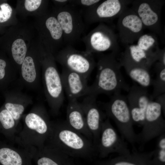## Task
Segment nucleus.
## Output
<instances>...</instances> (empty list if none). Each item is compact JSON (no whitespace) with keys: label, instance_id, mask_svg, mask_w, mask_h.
<instances>
[{"label":"nucleus","instance_id":"obj_1","mask_svg":"<svg viewBox=\"0 0 165 165\" xmlns=\"http://www.w3.org/2000/svg\"><path fill=\"white\" fill-rule=\"evenodd\" d=\"M97 54V75L94 82L89 86L87 96L97 97L101 94H113L122 90L128 92L130 87L122 74V66L117 57L118 53Z\"/></svg>","mask_w":165,"mask_h":165},{"label":"nucleus","instance_id":"obj_2","mask_svg":"<svg viewBox=\"0 0 165 165\" xmlns=\"http://www.w3.org/2000/svg\"><path fill=\"white\" fill-rule=\"evenodd\" d=\"M50 145L71 157L90 159L97 155L92 141L65 121L52 124Z\"/></svg>","mask_w":165,"mask_h":165},{"label":"nucleus","instance_id":"obj_3","mask_svg":"<svg viewBox=\"0 0 165 165\" xmlns=\"http://www.w3.org/2000/svg\"><path fill=\"white\" fill-rule=\"evenodd\" d=\"M43 50L41 68L44 90L52 111L57 114L64 102V91L54 55L45 48Z\"/></svg>","mask_w":165,"mask_h":165},{"label":"nucleus","instance_id":"obj_4","mask_svg":"<svg viewBox=\"0 0 165 165\" xmlns=\"http://www.w3.org/2000/svg\"><path fill=\"white\" fill-rule=\"evenodd\" d=\"M102 106L108 117L115 122L123 137L134 147L138 142L135 132L127 97L120 92L113 94L110 100L102 104Z\"/></svg>","mask_w":165,"mask_h":165},{"label":"nucleus","instance_id":"obj_5","mask_svg":"<svg viewBox=\"0 0 165 165\" xmlns=\"http://www.w3.org/2000/svg\"><path fill=\"white\" fill-rule=\"evenodd\" d=\"M62 30L65 46L73 45L81 40L86 24L80 10L68 4L53 10Z\"/></svg>","mask_w":165,"mask_h":165},{"label":"nucleus","instance_id":"obj_6","mask_svg":"<svg viewBox=\"0 0 165 165\" xmlns=\"http://www.w3.org/2000/svg\"><path fill=\"white\" fill-rule=\"evenodd\" d=\"M118 37L113 29L105 23L98 25L87 35L82 37L81 40L85 46V51L93 54L110 51L118 53L119 46Z\"/></svg>","mask_w":165,"mask_h":165},{"label":"nucleus","instance_id":"obj_7","mask_svg":"<svg viewBox=\"0 0 165 165\" xmlns=\"http://www.w3.org/2000/svg\"><path fill=\"white\" fill-rule=\"evenodd\" d=\"M63 68L80 74L88 79L96 65L93 54L78 50L71 45L65 46L54 55Z\"/></svg>","mask_w":165,"mask_h":165},{"label":"nucleus","instance_id":"obj_8","mask_svg":"<svg viewBox=\"0 0 165 165\" xmlns=\"http://www.w3.org/2000/svg\"><path fill=\"white\" fill-rule=\"evenodd\" d=\"M132 0H101L94 6L80 11L87 26L97 22L109 23L118 17Z\"/></svg>","mask_w":165,"mask_h":165},{"label":"nucleus","instance_id":"obj_9","mask_svg":"<svg viewBox=\"0 0 165 165\" xmlns=\"http://www.w3.org/2000/svg\"><path fill=\"white\" fill-rule=\"evenodd\" d=\"M38 31L42 44L53 55L63 47L62 30L53 11L38 16Z\"/></svg>","mask_w":165,"mask_h":165},{"label":"nucleus","instance_id":"obj_10","mask_svg":"<svg viewBox=\"0 0 165 165\" xmlns=\"http://www.w3.org/2000/svg\"><path fill=\"white\" fill-rule=\"evenodd\" d=\"M164 2L161 0H134L131 3V8L140 18L144 28L160 36L161 12Z\"/></svg>","mask_w":165,"mask_h":165},{"label":"nucleus","instance_id":"obj_11","mask_svg":"<svg viewBox=\"0 0 165 165\" xmlns=\"http://www.w3.org/2000/svg\"><path fill=\"white\" fill-rule=\"evenodd\" d=\"M97 155L105 158L112 153L119 155L130 153L124 140L118 135L107 117L102 123L99 142L96 148Z\"/></svg>","mask_w":165,"mask_h":165},{"label":"nucleus","instance_id":"obj_12","mask_svg":"<svg viewBox=\"0 0 165 165\" xmlns=\"http://www.w3.org/2000/svg\"><path fill=\"white\" fill-rule=\"evenodd\" d=\"M162 112L159 103L150 101L146 111L142 130L138 135V142L141 145L165 133V120Z\"/></svg>","mask_w":165,"mask_h":165},{"label":"nucleus","instance_id":"obj_13","mask_svg":"<svg viewBox=\"0 0 165 165\" xmlns=\"http://www.w3.org/2000/svg\"><path fill=\"white\" fill-rule=\"evenodd\" d=\"M33 44L30 46L19 72L23 84L31 88L37 87L39 80L41 61L44 47L39 40L37 48Z\"/></svg>","mask_w":165,"mask_h":165},{"label":"nucleus","instance_id":"obj_14","mask_svg":"<svg viewBox=\"0 0 165 165\" xmlns=\"http://www.w3.org/2000/svg\"><path fill=\"white\" fill-rule=\"evenodd\" d=\"M118 18V38L125 46L133 44L143 33L145 28L141 20L131 7L127 8Z\"/></svg>","mask_w":165,"mask_h":165},{"label":"nucleus","instance_id":"obj_15","mask_svg":"<svg viewBox=\"0 0 165 165\" xmlns=\"http://www.w3.org/2000/svg\"><path fill=\"white\" fill-rule=\"evenodd\" d=\"M96 97L93 96H87L80 103L85 115L86 125L92 135L93 142L96 150L105 117L104 114L97 105Z\"/></svg>","mask_w":165,"mask_h":165},{"label":"nucleus","instance_id":"obj_16","mask_svg":"<svg viewBox=\"0 0 165 165\" xmlns=\"http://www.w3.org/2000/svg\"><path fill=\"white\" fill-rule=\"evenodd\" d=\"M128 92L127 98L133 124L143 126L146 108L152 100L147 88L133 85Z\"/></svg>","mask_w":165,"mask_h":165},{"label":"nucleus","instance_id":"obj_17","mask_svg":"<svg viewBox=\"0 0 165 165\" xmlns=\"http://www.w3.org/2000/svg\"><path fill=\"white\" fill-rule=\"evenodd\" d=\"M61 75L64 91L68 101L77 100L80 97L87 96L89 86L88 79L64 68Z\"/></svg>","mask_w":165,"mask_h":165},{"label":"nucleus","instance_id":"obj_18","mask_svg":"<svg viewBox=\"0 0 165 165\" xmlns=\"http://www.w3.org/2000/svg\"><path fill=\"white\" fill-rule=\"evenodd\" d=\"M24 123L28 130L38 135L42 143L49 138L52 124L42 108H39L38 112L34 111L28 113L25 117Z\"/></svg>","mask_w":165,"mask_h":165},{"label":"nucleus","instance_id":"obj_19","mask_svg":"<svg viewBox=\"0 0 165 165\" xmlns=\"http://www.w3.org/2000/svg\"><path fill=\"white\" fill-rule=\"evenodd\" d=\"M20 29L19 31L18 28H13V38L10 47L13 65L19 71L30 46L31 35L30 33H27V31H21Z\"/></svg>","mask_w":165,"mask_h":165},{"label":"nucleus","instance_id":"obj_20","mask_svg":"<svg viewBox=\"0 0 165 165\" xmlns=\"http://www.w3.org/2000/svg\"><path fill=\"white\" fill-rule=\"evenodd\" d=\"M66 122L73 129L93 141V137L87 127L82 105L77 100L68 101Z\"/></svg>","mask_w":165,"mask_h":165},{"label":"nucleus","instance_id":"obj_21","mask_svg":"<svg viewBox=\"0 0 165 165\" xmlns=\"http://www.w3.org/2000/svg\"><path fill=\"white\" fill-rule=\"evenodd\" d=\"M153 151L148 152H134L118 155L113 158L97 161L95 165H154L152 160Z\"/></svg>","mask_w":165,"mask_h":165},{"label":"nucleus","instance_id":"obj_22","mask_svg":"<svg viewBox=\"0 0 165 165\" xmlns=\"http://www.w3.org/2000/svg\"><path fill=\"white\" fill-rule=\"evenodd\" d=\"M32 156L36 165H76L71 157L50 144L38 155Z\"/></svg>","mask_w":165,"mask_h":165},{"label":"nucleus","instance_id":"obj_23","mask_svg":"<svg viewBox=\"0 0 165 165\" xmlns=\"http://www.w3.org/2000/svg\"><path fill=\"white\" fill-rule=\"evenodd\" d=\"M125 47L121 56L149 70L157 61L159 53L146 51L140 49L137 44L129 45Z\"/></svg>","mask_w":165,"mask_h":165},{"label":"nucleus","instance_id":"obj_24","mask_svg":"<svg viewBox=\"0 0 165 165\" xmlns=\"http://www.w3.org/2000/svg\"><path fill=\"white\" fill-rule=\"evenodd\" d=\"M119 61L128 75L140 86L147 88L151 86L152 79L150 70L121 56Z\"/></svg>","mask_w":165,"mask_h":165},{"label":"nucleus","instance_id":"obj_25","mask_svg":"<svg viewBox=\"0 0 165 165\" xmlns=\"http://www.w3.org/2000/svg\"><path fill=\"white\" fill-rule=\"evenodd\" d=\"M32 155L22 153L14 148L6 147L0 149L1 165H32Z\"/></svg>","mask_w":165,"mask_h":165},{"label":"nucleus","instance_id":"obj_26","mask_svg":"<svg viewBox=\"0 0 165 165\" xmlns=\"http://www.w3.org/2000/svg\"><path fill=\"white\" fill-rule=\"evenodd\" d=\"M11 97L5 106L17 123L24 112L26 105L31 102V99L18 92H13Z\"/></svg>","mask_w":165,"mask_h":165},{"label":"nucleus","instance_id":"obj_27","mask_svg":"<svg viewBox=\"0 0 165 165\" xmlns=\"http://www.w3.org/2000/svg\"><path fill=\"white\" fill-rule=\"evenodd\" d=\"M154 71L156 77L152 79L151 86L153 87L150 99L153 100L157 96L165 93V66L159 62L155 63Z\"/></svg>","mask_w":165,"mask_h":165},{"label":"nucleus","instance_id":"obj_28","mask_svg":"<svg viewBox=\"0 0 165 165\" xmlns=\"http://www.w3.org/2000/svg\"><path fill=\"white\" fill-rule=\"evenodd\" d=\"M22 10L24 13L29 14L38 13L39 16L45 13L48 11L49 1L42 0H25L21 1Z\"/></svg>","mask_w":165,"mask_h":165},{"label":"nucleus","instance_id":"obj_29","mask_svg":"<svg viewBox=\"0 0 165 165\" xmlns=\"http://www.w3.org/2000/svg\"><path fill=\"white\" fill-rule=\"evenodd\" d=\"M137 45L141 49L151 53H158L160 49L158 39L154 33H143L138 38Z\"/></svg>","mask_w":165,"mask_h":165},{"label":"nucleus","instance_id":"obj_30","mask_svg":"<svg viewBox=\"0 0 165 165\" xmlns=\"http://www.w3.org/2000/svg\"><path fill=\"white\" fill-rule=\"evenodd\" d=\"M159 137L152 160L154 165H165V133Z\"/></svg>","mask_w":165,"mask_h":165},{"label":"nucleus","instance_id":"obj_31","mask_svg":"<svg viewBox=\"0 0 165 165\" xmlns=\"http://www.w3.org/2000/svg\"><path fill=\"white\" fill-rule=\"evenodd\" d=\"M0 122L5 129H13L16 123L12 116L6 109H3L0 112Z\"/></svg>","mask_w":165,"mask_h":165},{"label":"nucleus","instance_id":"obj_32","mask_svg":"<svg viewBox=\"0 0 165 165\" xmlns=\"http://www.w3.org/2000/svg\"><path fill=\"white\" fill-rule=\"evenodd\" d=\"M0 23L7 21L15 14L13 9L7 3L0 5Z\"/></svg>","mask_w":165,"mask_h":165},{"label":"nucleus","instance_id":"obj_33","mask_svg":"<svg viewBox=\"0 0 165 165\" xmlns=\"http://www.w3.org/2000/svg\"><path fill=\"white\" fill-rule=\"evenodd\" d=\"M100 0H69V3L75 7H80L82 9L91 8L101 1Z\"/></svg>","mask_w":165,"mask_h":165},{"label":"nucleus","instance_id":"obj_34","mask_svg":"<svg viewBox=\"0 0 165 165\" xmlns=\"http://www.w3.org/2000/svg\"><path fill=\"white\" fill-rule=\"evenodd\" d=\"M6 61L0 59V80H3L6 76Z\"/></svg>","mask_w":165,"mask_h":165},{"label":"nucleus","instance_id":"obj_35","mask_svg":"<svg viewBox=\"0 0 165 165\" xmlns=\"http://www.w3.org/2000/svg\"><path fill=\"white\" fill-rule=\"evenodd\" d=\"M155 101L159 103L161 106L162 111L164 116L165 115V94L164 93L157 96Z\"/></svg>","mask_w":165,"mask_h":165},{"label":"nucleus","instance_id":"obj_36","mask_svg":"<svg viewBox=\"0 0 165 165\" xmlns=\"http://www.w3.org/2000/svg\"><path fill=\"white\" fill-rule=\"evenodd\" d=\"M157 61L165 66V48L160 49L158 54Z\"/></svg>","mask_w":165,"mask_h":165},{"label":"nucleus","instance_id":"obj_37","mask_svg":"<svg viewBox=\"0 0 165 165\" xmlns=\"http://www.w3.org/2000/svg\"><path fill=\"white\" fill-rule=\"evenodd\" d=\"M52 2L55 5L54 7L60 8L63 7L69 3V0H54Z\"/></svg>","mask_w":165,"mask_h":165}]
</instances>
